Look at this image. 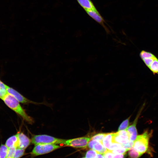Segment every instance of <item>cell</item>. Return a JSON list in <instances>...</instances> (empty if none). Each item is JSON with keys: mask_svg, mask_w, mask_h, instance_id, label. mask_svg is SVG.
Returning a JSON list of instances; mask_svg holds the SVG:
<instances>
[{"mask_svg": "<svg viewBox=\"0 0 158 158\" xmlns=\"http://www.w3.org/2000/svg\"><path fill=\"white\" fill-rule=\"evenodd\" d=\"M2 100L8 107L24 120L31 124L33 123L32 118L27 115L20 106L19 101L12 95L7 93Z\"/></svg>", "mask_w": 158, "mask_h": 158, "instance_id": "obj_1", "label": "cell"}, {"mask_svg": "<svg viewBox=\"0 0 158 158\" xmlns=\"http://www.w3.org/2000/svg\"><path fill=\"white\" fill-rule=\"evenodd\" d=\"M153 130L146 129L141 134L137 136L134 141L133 147L141 155L146 152L148 149L149 141L152 136Z\"/></svg>", "mask_w": 158, "mask_h": 158, "instance_id": "obj_2", "label": "cell"}, {"mask_svg": "<svg viewBox=\"0 0 158 158\" xmlns=\"http://www.w3.org/2000/svg\"><path fill=\"white\" fill-rule=\"evenodd\" d=\"M66 139L56 138L46 135H36L33 136L31 142L35 145L42 144H64Z\"/></svg>", "mask_w": 158, "mask_h": 158, "instance_id": "obj_3", "label": "cell"}, {"mask_svg": "<svg viewBox=\"0 0 158 158\" xmlns=\"http://www.w3.org/2000/svg\"><path fill=\"white\" fill-rule=\"evenodd\" d=\"M53 144H42L35 145L31 152L32 155L37 156L47 154L61 147Z\"/></svg>", "mask_w": 158, "mask_h": 158, "instance_id": "obj_4", "label": "cell"}, {"mask_svg": "<svg viewBox=\"0 0 158 158\" xmlns=\"http://www.w3.org/2000/svg\"><path fill=\"white\" fill-rule=\"evenodd\" d=\"M91 140V137H83L66 140L63 144L67 146L77 148H84L87 147L88 143Z\"/></svg>", "mask_w": 158, "mask_h": 158, "instance_id": "obj_5", "label": "cell"}, {"mask_svg": "<svg viewBox=\"0 0 158 158\" xmlns=\"http://www.w3.org/2000/svg\"><path fill=\"white\" fill-rule=\"evenodd\" d=\"M87 14L104 29L107 34H109L110 31L106 26V23L97 9L85 10Z\"/></svg>", "mask_w": 158, "mask_h": 158, "instance_id": "obj_6", "label": "cell"}, {"mask_svg": "<svg viewBox=\"0 0 158 158\" xmlns=\"http://www.w3.org/2000/svg\"><path fill=\"white\" fill-rule=\"evenodd\" d=\"M142 108H141L138 112L132 124L128 126L126 129L128 133L130 140L131 141H134L137 136L138 132L136 128V125Z\"/></svg>", "mask_w": 158, "mask_h": 158, "instance_id": "obj_7", "label": "cell"}, {"mask_svg": "<svg viewBox=\"0 0 158 158\" xmlns=\"http://www.w3.org/2000/svg\"><path fill=\"white\" fill-rule=\"evenodd\" d=\"M88 148L94 150L98 153L103 154L108 150L100 142L96 140H91L88 144Z\"/></svg>", "mask_w": 158, "mask_h": 158, "instance_id": "obj_8", "label": "cell"}, {"mask_svg": "<svg viewBox=\"0 0 158 158\" xmlns=\"http://www.w3.org/2000/svg\"><path fill=\"white\" fill-rule=\"evenodd\" d=\"M5 87L7 93L13 96L19 102L22 103H29L31 102L24 97L18 91L5 84Z\"/></svg>", "mask_w": 158, "mask_h": 158, "instance_id": "obj_9", "label": "cell"}, {"mask_svg": "<svg viewBox=\"0 0 158 158\" xmlns=\"http://www.w3.org/2000/svg\"><path fill=\"white\" fill-rule=\"evenodd\" d=\"M17 134L18 142V148L25 149L30 145L31 140L23 133L18 132Z\"/></svg>", "mask_w": 158, "mask_h": 158, "instance_id": "obj_10", "label": "cell"}, {"mask_svg": "<svg viewBox=\"0 0 158 158\" xmlns=\"http://www.w3.org/2000/svg\"><path fill=\"white\" fill-rule=\"evenodd\" d=\"M130 141L128 135H120L116 132L114 133L113 142L122 145L126 144Z\"/></svg>", "mask_w": 158, "mask_h": 158, "instance_id": "obj_11", "label": "cell"}, {"mask_svg": "<svg viewBox=\"0 0 158 158\" xmlns=\"http://www.w3.org/2000/svg\"><path fill=\"white\" fill-rule=\"evenodd\" d=\"M76 1L79 5L85 11L97 9L91 0H76Z\"/></svg>", "mask_w": 158, "mask_h": 158, "instance_id": "obj_12", "label": "cell"}, {"mask_svg": "<svg viewBox=\"0 0 158 158\" xmlns=\"http://www.w3.org/2000/svg\"><path fill=\"white\" fill-rule=\"evenodd\" d=\"M5 145L8 148H18V142L17 134L12 135L6 140Z\"/></svg>", "mask_w": 158, "mask_h": 158, "instance_id": "obj_13", "label": "cell"}, {"mask_svg": "<svg viewBox=\"0 0 158 158\" xmlns=\"http://www.w3.org/2000/svg\"><path fill=\"white\" fill-rule=\"evenodd\" d=\"M114 133H107L104 138L102 143L103 145L108 150L113 143Z\"/></svg>", "mask_w": 158, "mask_h": 158, "instance_id": "obj_14", "label": "cell"}, {"mask_svg": "<svg viewBox=\"0 0 158 158\" xmlns=\"http://www.w3.org/2000/svg\"><path fill=\"white\" fill-rule=\"evenodd\" d=\"M154 74L158 75V59L157 57L153 61L148 68Z\"/></svg>", "mask_w": 158, "mask_h": 158, "instance_id": "obj_15", "label": "cell"}, {"mask_svg": "<svg viewBox=\"0 0 158 158\" xmlns=\"http://www.w3.org/2000/svg\"><path fill=\"white\" fill-rule=\"evenodd\" d=\"M8 148L5 145L1 144L0 146V158H6Z\"/></svg>", "mask_w": 158, "mask_h": 158, "instance_id": "obj_16", "label": "cell"}, {"mask_svg": "<svg viewBox=\"0 0 158 158\" xmlns=\"http://www.w3.org/2000/svg\"><path fill=\"white\" fill-rule=\"evenodd\" d=\"M131 116L123 121L118 128V131L126 130L129 126Z\"/></svg>", "mask_w": 158, "mask_h": 158, "instance_id": "obj_17", "label": "cell"}, {"mask_svg": "<svg viewBox=\"0 0 158 158\" xmlns=\"http://www.w3.org/2000/svg\"><path fill=\"white\" fill-rule=\"evenodd\" d=\"M128 155L131 158H139L142 155L135 150L133 147L128 150Z\"/></svg>", "mask_w": 158, "mask_h": 158, "instance_id": "obj_18", "label": "cell"}, {"mask_svg": "<svg viewBox=\"0 0 158 158\" xmlns=\"http://www.w3.org/2000/svg\"><path fill=\"white\" fill-rule=\"evenodd\" d=\"M140 56L141 59L144 58L153 57L156 56L152 53L144 50L141 51Z\"/></svg>", "mask_w": 158, "mask_h": 158, "instance_id": "obj_19", "label": "cell"}, {"mask_svg": "<svg viewBox=\"0 0 158 158\" xmlns=\"http://www.w3.org/2000/svg\"><path fill=\"white\" fill-rule=\"evenodd\" d=\"M128 150H129L122 146L114 150L110 151L111 152L114 154H124Z\"/></svg>", "mask_w": 158, "mask_h": 158, "instance_id": "obj_20", "label": "cell"}, {"mask_svg": "<svg viewBox=\"0 0 158 158\" xmlns=\"http://www.w3.org/2000/svg\"><path fill=\"white\" fill-rule=\"evenodd\" d=\"M106 134L107 133H105L96 134L91 137V140L97 141L102 143L103 140Z\"/></svg>", "mask_w": 158, "mask_h": 158, "instance_id": "obj_21", "label": "cell"}, {"mask_svg": "<svg viewBox=\"0 0 158 158\" xmlns=\"http://www.w3.org/2000/svg\"><path fill=\"white\" fill-rule=\"evenodd\" d=\"M25 149L16 148L13 158H20L24 154Z\"/></svg>", "mask_w": 158, "mask_h": 158, "instance_id": "obj_22", "label": "cell"}, {"mask_svg": "<svg viewBox=\"0 0 158 158\" xmlns=\"http://www.w3.org/2000/svg\"><path fill=\"white\" fill-rule=\"evenodd\" d=\"M98 153L95 151L90 150H88L85 154L86 158H95L97 154Z\"/></svg>", "mask_w": 158, "mask_h": 158, "instance_id": "obj_23", "label": "cell"}, {"mask_svg": "<svg viewBox=\"0 0 158 158\" xmlns=\"http://www.w3.org/2000/svg\"><path fill=\"white\" fill-rule=\"evenodd\" d=\"M156 58V56H155L153 57L144 58L142 59L146 66L149 68L154 60Z\"/></svg>", "mask_w": 158, "mask_h": 158, "instance_id": "obj_24", "label": "cell"}, {"mask_svg": "<svg viewBox=\"0 0 158 158\" xmlns=\"http://www.w3.org/2000/svg\"><path fill=\"white\" fill-rule=\"evenodd\" d=\"M16 148L15 147L8 148L6 158H13Z\"/></svg>", "mask_w": 158, "mask_h": 158, "instance_id": "obj_25", "label": "cell"}, {"mask_svg": "<svg viewBox=\"0 0 158 158\" xmlns=\"http://www.w3.org/2000/svg\"><path fill=\"white\" fill-rule=\"evenodd\" d=\"M102 154L105 158H113L114 154L111 152L110 151L108 150L107 152Z\"/></svg>", "mask_w": 158, "mask_h": 158, "instance_id": "obj_26", "label": "cell"}, {"mask_svg": "<svg viewBox=\"0 0 158 158\" xmlns=\"http://www.w3.org/2000/svg\"><path fill=\"white\" fill-rule=\"evenodd\" d=\"M7 93L6 90H4L0 89V98L2 99Z\"/></svg>", "mask_w": 158, "mask_h": 158, "instance_id": "obj_27", "label": "cell"}, {"mask_svg": "<svg viewBox=\"0 0 158 158\" xmlns=\"http://www.w3.org/2000/svg\"><path fill=\"white\" fill-rule=\"evenodd\" d=\"M124 154H114L113 158H124Z\"/></svg>", "mask_w": 158, "mask_h": 158, "instance_id": "obj_28", "label": "cell"}, {"mask_svg": "<svg viewBox=\"0 0 158 158\" xmlns=\"http://www.w3.org/2000/svg\"><path fill=\"white\" fill-rule=\"evenodd\" d=\"M0 89L4 90H6L5 84L0 80Z\"/></svg>", "mask_w": 158, "mask_h": 158, "instance_id": "obj_29", "label": "cell"}, {"mask_svg": "<svg viewBox=\"0 0 158 158\" xmlns=\"http://www.w3.org/2000/svg\"><path fill=\"white\" fill-rule=\"evenodd\" d=\"M95 158H105L102 154L98 153Z\"/></svg>", "mask_w": 158, "mask_h": 158, "instance_id": "obj_30", "label": "cell"}, {"mask_svg": "<svg viewBox=\"0 0 158 158\" xmlns=\"http://www.w3.org/2000/svg\"></svg>", "mask_w": 158, "mask_h": 158, "instance_id": "obj_31", "label": "cell"}]
</instances>
